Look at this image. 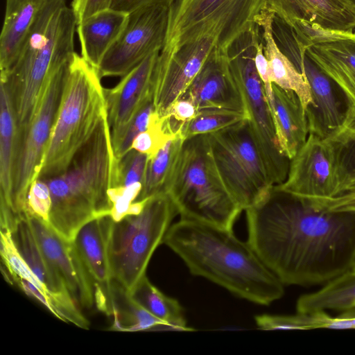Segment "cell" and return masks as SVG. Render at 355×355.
Returning <instances> with one entry per match:
<instances>
[{
    "instance_id": "6da1fadb",
    "label": "cell",
    "mask_w": 355,
    "mask_h": 355,
    "mask_svg": "<svg viewBox=\"0 0 355 355\" xmlns=\"http://www.w3.org/2000/svg\"><path fill=\"white\" fill-rule=\"evenodd\" d=\"M245 211L248 243L284 285L326 284L352 270L355 214L316 208L275 185Z\"/></svg>"
},
{
    "instance_id": "7a4b0ae2",
    "label": "cell",
    "mask_w": 355,
    "mask_h": 355,
    "mask_svg": "<svg viewBox=\"0 0 355 355\" xmlns=\"http://www.w3.org/2000/svg\"><path fill=\"white\" fill-rule=\"evenodd\" d=\"M162 243L182 259L191 274L239 297L269 305L284 295V284L232 230L180 218L170 226Z\"/></svg>"
},
{
    "instance_id": "3957f363",
    "label": "cell",
    "mask_w": 355,
    "mask_h": 355,
    "mask_svg": "<svg viewBox=\"0 0 355 355\" xmlns=\"http://www.w3.org/2000/svg\"><path fill=\"white\" fill-rule=\"evenodd\" d=\"M116 161L106 114L66 171L45 180L52 200L47 226L73 241L84 225L110 216L107 191L112 187Z\"/></svg>"
},
{
    "instance_id": "277c9868",
    "label": "cell",
    "mask_w": 355,
    "mask_h": 355,
    "mask_svg": "<svg viewBox=\"0 0 355 355\" xmlns=\"http://www.w3.org/2000/svg\"><path fill=\"white\" fill-rule=\"evenodd\" d=\"M76 26L66 0H44L17 62L1 75L12 103L19 140L27 130L48 76L76 53Z\"/></svg>"
},
{
    "instance_id": "5b68a950",
    "label": "cell",
    "mask_w": 355,
    "mask_h": 355,
    "mask_svg": "<svg viewBox=\"0 0 355 355\" xmlns=\"http://www.w3.org/2000/svg\"><path fill=\"white\" fill-rule=\"evenodd\" d=\"M101 78L95 68L74 53L37 178L45 180L65 171L107 114Z\"/></svg>"
},
{
    "instance_id": "8992f818",
    "label": "cell",
    "mask_w": 355,
    "mask_h": 355,
    "mask_svg": "<svg viewBox=\"0 0 355 355\" xmlns=\"http://www.w3.org/2000/svg\"><path fill=\"white\" fill-rule=\"evenodd\" d=\"M165 193L180 218L228 230L243 211L220 177L207 135L184 140Z\"/></svg>"
},
{
    "instance_id": "52a82bcc",
    "label": "cell",
    "mask_w": 355,
    "mask_h": 355,
    "mask_svg": "<svg viewBox=\"0 0 355 355\" xmlns=\"http://www.w3.org/2000/svg\"><path fill=\"white\" fill-rule=\"evenodd\" d=\"M265 0H175L168 10V26L161 53L173 54L202 39L214 42L226 53L230 45L255 26Z\"/></svg>"
},
{
    "instance_id": "ba28073f",
    "label": "cell",
    "mask_w": 355,
    "mask_h": 355,
    "mask_svg": "<svg viewBox=\"0 0 355 355\" xmlns=\"http://www.w3.org/2000/svg\"><path fill=\"white\" fill-rule=\"evenodd\" d=\"M177 214L169 196L159 193L149 198L139 214L113 220L108 242L113 282L128 293L135 288Z\"/></svg>"
},
{
    "instance_id": "9c48e42d",
    "label": "cell",
    "mask_w": 355,
    "mask_h": 355,
    "mask_svg": "<svg viewBox=\"0 0 355 355\" xmlns=\"http://www.w3.org/2000/svg\"><path fill=\"white\" fill-rule=\"evenodd\" d=\"M260 35V28L256 25L230 45L226 56L245 106L252 137L271 182L277 185L286 179L290 159L279 147L263 84L255 66L256 42Z\"/></svg>"
},
{
    "instance_id": "30bf717a",
    "label": "cell",
    "mask_w": 355,
    "mask_h": 355,
    "mask_svg": "<svg viewBox=\"0 0 355 355\" xmlns=\"http://www.w3.org/2000/svg\"><path fill=\"white\" fill-rule=\"evenodd\" d=\"M207 135L220 177L241 209L263 199L274 185L252 137L248 120Z\"/></svg>"
},
{
    "instance_id": "8fae6325",
    "label": "cell",
    "mask_w": 355,
    "mask_h": 355,
    "mask_svg": "<svg viewBox=\"0 0 355 355\" xmlns=\"http://www.w3.org/2000/svg\"><path fill=\"white\" fill-rule=\"evenodd\" d=\"M71 58L56 67L48 76L27 130L18 142L11 195V209L17 215L26 214L27 193L31 184L38 178L42 167L62 101Z\"/></svg>"
},
{
    "instance_id": "7c38bea8",
    "label": "cell",
    "mask_w": 355,
    "mask_h": 355,
    "mask_svg": "<svg viewBox=\"0 0 355 355\" xmlns=\"http://www.w3.org/2000/svg\"><path fill=\"white\" fill-rule=\"evenodd\" d=\"M168 8H143L129 13L125 28L97 69L101 78L123 76L165 42Z\"/></svg>"
},
{
    "instance_id": "4fadbf2b",
    "label": "cell",
    "mask_w": 355,
    "mask_h": 355,
    "mask_svg": "<svg viewBox=\"0 0 355 355\" xmlns=\"http://www.w3.org/2000/svg\"><path fill=\"white\" fill-rule=\"evenodd\" d=\"M341 181L336 153L331 141L309 132L304 144L290 160L286 179L275 187L306 199L333 197Z\"/></svg>"
},
{
    "instance_id": "5bb4252c",
    "label": "cell",
    "mask_w": 355,
    "mask_h": 355,
    "mask_svg": "<svg viewBox=\"0 0 355 355\" xmlns=\"http://www.w3.org/2000/svg\"><path fill=\"white\" fill-rule=\"evenodd\" d=\"M216 48L209 39H202L182 46L173 54L159 52L152 78L155 112L167 116L170 107L182 97Z\"/></svg>"
},
{
    "instance_id": "9a60e30c",
    "label": "cell",
    "mask_w": 355,
    "mask_h": 355,
    "mask_svg": "<svg viewBox=\"0 0 355 355\" xmlns=\"http://www.w3.org/2000/svg\"><path fill=\"white\" fill-rule=\"evenodd\" d=\"M10 234L18 251L42 286L51 306V313L87 329L88 320L78 309L61 276L45 257L27 215L17 218Z\"/></svg>"
},
{
    "instance_id": "2e32d148",
    "label": "cell",
    "mask_w": 355,
    "mask_h": 355,
    "mask_svg": "<svg viewBox=\"0 0 355 355\" xmlns=\"http://www.w3.org/2000/svg\"><path fill=\"white\" fill-rule=\"evenodd\" d=\"M27 218L42 252L73 299L80 306L91 308L95 304L94 282L74 242L60 236L40 220L28 215Z\"/></svg>"
},
{
    "instance_id": "e0dca14e",
    "label": "cell",
    "mask_w": 355,
    "mask_h": 355,
    "mask_svg": "<svg viewBox=\"0 0 355 355\" xmlns=\"http://www.w3.org/2000/svg\"><path fill=\"white\" fill-rule=\"evenodd\" d=\"M183 96L192 101L198 112L221 110L248 117L239 89L230 71L226 53L216 48Z\"/></svg>"
},
{
    "instance_id": "ac0fdd59",
    "label": "cell",
    "mask_w": 355,
    "mask_h": 355,
    "mask_svg": "<svg viewBox=\"0 0 355 355\" xmlns=\"http://www.w3.org/2000/svg\"><path fill=\"white\" fill-rule=\"evenodd\" d=\"M159 52L145 58L122 76L114 87L104 89L113 148L119 142L139 106L153 93V73Z\"/></svg>"
},
{
    "instance_id": "d6986e66",
    "label": "cell",
    "mask_w": 355,
    "mask_h": 355,
    "mask_svg": "<svg viewBox=\"0 0 355 355\" xmlns=\"http://www.w3.org/2000/svg\"><path fill=\"white\" fill-rule=\"evenodd\" d=\"M264 6L288 26L300 20L328 31L355 30V6L346 0H265Z\"/></svg>"
},
{
    "instance_id": "ffe728a7",
    "label": "cell",
    "mask_w": 355,
    "mask_h": 355,
    "mask_svg": "<svg viewBox=\"0 0 355 355\" xmlns=\"http://www.w3.org/2000/svg\"><path fill=\"white\" fill-rule=\"evenodd\" d=\"M309 83L314 107L306 110L309 132L328 138L341 127L346 110L341 107L336 84L305 54L295 64Z\"/></svg>"
},
{
    "instance_id": "44dd1931",
    "label": "cell",
    "mask_w": 355,
    "mask_h": 355,
    "mask_svg": "<svg viewBox=\"0 0 355 355\" xmlns=\"http://www.w3.org/2000/svg\"><path fill=\"white\" fill-rule=\"evenodd\" d=\"M113 220L105 216L92 220L78 231L73 242L94 282L106 295L112 309L113 279L109 256L108 242Z\"/></svg>"
},
{
    "instance_id": "7402d4cb",
    "label": "cell",
    "mask_w": 355,
    "mask_h": 355,
    "mask_svg": "<svg viewBox=\"0 0 355 355\" xmlns=\"http://www.w3.org/2000/svg\"><path fill=\"white\" fill-rule=\"evenodd\" d=\"M275 14L263 7L255 17V24L261 31L263 52L268 64L272 83L294 92L299 97L304 110L314 107L311 87L306 77L278 47L273 35Z\"/></svg>"
},
{
    "instance_id": "603a6c76",
    "label": "cell",
    "mask_w": 355,
    "mask_h": 355,
    "mask_svg": "<svg viewBox=\"0 0 355 355\" xmlns=\"http://www.w3.org/2000/svg\"><path fill=\"white\" fill-rule=\"evenodd\" d=\"M305 54L355 107V35L309 45Z\"/></svg>"
},
{
    "instance_id": "cb8c5ba5",
    "label": "cell",
    "mask_w": 355,
    "mask_h": 355,
    "mask_svg": "<svg viewBox=\"0 0 355 355\" xmlns=\"http://www.w3.org/2000/svg\"><path fill=\"white\" fill-rule=\"evenodd\" d=\"M272 101L269 104L279 147L291 160L306 141L309 123L306 110L293 91L272 83Z\"/></svg>"
},
{
    "instance_id": "d4e9b609",
    "label": "cell",
    "mask_w": 355,
    "mask_h": 355,
    "mask_svg": "<svg viewBox=\"0 0 355 355\" xmlns=\"http://www.w3.org/2000/svg\"><path fill=\"white\" fill-rule=\"evenodd\" d=\"M128 19L129 13L110 8L77 24L81 56L96 70L105 55L121 35Z\"/></svg>"
},
{
    "instance_id": "484cf974",
    "label": "cell",
    "mask_w": 355,
    "mask_h": 355,
    "mask_svg": "<svg viewBox=\"0 0 355 355\" xmlns=\"http://www.w3.org/2000/svg\"><path fill=\"white\" fill-rule=\"evenodd\" d=\"M44 0H6L0 35L1 75L17 62Z\"/></svg>"
},
{
    "instance_id": "4316f807",
    "label": "cell",
    "mask_w": 355,
    "mask_h": 355,
    "mask_svg": "<svg viewBox=\"0 0 355 355\" xmlns=\"http://www.w3.org/2000/svg\"><path fill=\"white\" fill-rule=\"evenodd\" d=\"M1 200L11 209L12 173L18 146V127L6 83L0 86Z\"/></svg>"
},
{
    "instance_id": "83f0119b",
    "label": "cell",
    "mask_w": 355,
    "mask_h": 355,
    "mask_svg": "<svg viewBox=\"0 0 355 355\" xmlns=\"http://www.w3.org/2000/svg\"><path fill=\"white\" fill-rule=\"evenodd\" d=\"M355 309V272H345L327 282L322 288L300 297L297 313L310 314L327 310L346 311Z\"/></svg>"
},
{
    "instance_id": "f1b7e54d",
    "label": "cell",
    "mask_w": 355,
    "mask_h": 355,
    "mask_svg": "<svg viewBox=\"0 0 355 355\" xmlns=\"http://www.w3.org/2000/svg\"><path fill=\"white\" fill-rule=\"evenodd\" d=\"M184 140L180 131L176 132L153 157L148 159L142 189L136 201L165 193Z\"/></svg>"
},
{
    "instance_id": "f546056e",
    "label": "cell",
    "mask_w": 355,
    "mask_h": 355,
    "mask_svg": "<svg viewBox=\"0 0 355 355\" xmlns=\"http://www.w3.org/2000/svg\"><path fill=\"white\" fill-rule=\"evenodd\" d=\"M128 294L148 311L164 322L166 331L194 330L187 325L183 310L178 301L162 293L150 283L146 275Z\"/></svg>"
},
{
    "instance_id": "4dcf8cb0",
    "label": "cell",
    "mask_w": 355,
    "mask_h": 355,
    "mask_svg": "<svg viewBox=\"0 0 355 355\" xmlns=\"http://www.w3.org/2000/svg\"><path fill=\"white\" fill-rule=\"evenodd\" d=\"M111 329L123 331H166L164 322L137 302L123 288L113 282Z\"/></svg>"
},
{
    "instance_id": "1f68e13d",
    "label": "cell",
    "mask_w": 355,
    "mask_h": 355,
    "mask_svg": "<svg viewBox=\"0 0 355 355\" xmlns=\"http://www.w3.org/2000/svg\"><path fill=\"white\" fill-rule=\"evenodd\" d=\"M248 117L243 114L221 110H205L184 123L180 131L187 139L200 135H208L236 125Z\"/></svg>"
},
{
    "instance_id": "d6a6232c",
    "label": "cell",
    "mask_w": 355,
    "mask_h": 355,
    "mask_svg": "<svg viewBox=\"0 0 355 355\" xmlns=\"http://www.w3.org/2000/svg\"><path fill=\"white\" fill-rule=\"evenodd\" d=\"M148 156L131 148L119 159H116L111 187H127L141 182L144 178Z\"/></svg>"
},
{
    "instance_id": "836d02e7",
    "label": "cell",
    "mask_w": 355,
    "mask_h": 355,
    "mask_svg": "<svg viewBox=\"0 0 355 355\" xmlns=\"http://www.w3.org/2000/svg\"><path fill=\"white\" fill-rule=\"evenodd\" d=\"M174 135L167 127L166 117H160L155 111L148 128L135 139L132 148L146 154L150 159Z\"/></svg>"
},
{
    "instance_id": "e575fe53",
    "label": "cell",
    "mask_w": 355,
    "mask_h": 355,
    "mask_svg": "<svg viewBox=\"0 0 355 355\" xmlns=\"http://www.w3.org/2000/svg\"><path fill=\"white\" fill-rule=\"evenodd\" d=\"M155 111L153 96L151 93L139 106L119 142L113 148L116 159H119L125 155L132 148L135 139L148 128L152 114Z\"/></svg>"
},
{
    "instance_id": "d590c367",
    "label": "cell",
    "mask_w": 355,
    "mask_h": 355,
    "mask_svg": "<svg viewBox=\"0 0 355 355\" xmlns=\"http://www.w3.org/2000/svg\"><path fill=\"white\" fill-rule=\"evenodd\" d=\"M326 139L331 141L335 148L341 188L355 179V135L337 131Z\"/></svg>"
},
{
    "instance_id": "8d00e7d4",
    "label": "cell",
    "mask_w": 355,
    "mask_h": 355,
    "mask_svg": "<svg viewBox=\"0 0 355 355\" xmlns=\"http://www.w3.org/2000/svg\"><path fill=\"white\" fill-rule=\"evenodd\" d=\"M255 322L260 329H310L320 328L319 312L293 315L262 314L256 315Z\"/></svg>"
},
{
    "instance_id": "74e56055",
    "label": "cell",
    "mask_w": 355,
    "mask_h": 355,
    "mask_svg": "<svg viewBox=\"0 0 355 355\" xmlns=\"http://www.w3.org/2000/svg\"><path fill=\"white\" fill-rule=\"evenodd\" d=\"M52 200L49 187L43 179L37 178L30 185L26 199L25 211L46 225H49Z\"/></svg>"
},
{
    "instance_id": "f35d334b",
    "label": "cell",
    "mask_w": 355,
    "mask_h": 355,
    "mask_svg": "<svg viewBox=\"0 0 355 355\" xmlns=\"http://www.w3.org/2000/svg\"><path fill=\"white\" fill-rule=\"evenodd\" d=\"M142 189L141 182H135L127 187H111L107 194L111 203L110 217L118 222L130 215L134 202L138 198Z\"/></svg>"
},
{
    "instance_id": "ab89813d",
    "label": "cell",
    "mask_w": 355,
    "mask_h": 355,
    "mask_svg": "<svg viewBox=\"0 0 355 355\" xmlns=\"http://www.w3.org/2000/svg\"><path fill=\"white\" fill-rule=\"evenodd\" d=\"M198 112L192 101L182 96L174 102L165 116L169 131L172 134L179 132L182 125L193 119Z\"/></svg>"
},
{
    "instance_id": "60d3db41",
    "label": "cell",
    "mask_w": 355,
    "mask_h": 355,
    "mask_svg": "<svg viewBox=\"0 0 355 355\" xmlns=\"http://www.w3.org/2000/svg\"><path fill=\"white\" fill-rule=\"evenodd\" d=\"M306 200L318 209L355 214V191H346L330 198Z\"/></svg>"
},
{
    "instance_id": "b9f144b4",
    "label": "cell",
    "mask_w": 355,
    "mask_h": 355,
    "mask_svg": "<svg viewBox=\"0 0 355 355\" xmlns=\"http://www.w3.org/2000/svg\"><path fill=\"white\" fill-rule=\"evenodd\" d=\"M113 0H73L71 8L77 24L89 16L111 7Z\"/></svg>"
},
{
    "instance_id": "7bdbcfd3",
    "label": "cell",
    "mask_w": 355,
    "mask_h": 355,
    "mask_svg": "<svg viewBox=\"0 0 355 355\" xmlns=\"http://www.w3.org/2000/svg\"><path fill=\"white\" fill-rule=\"evenodd\" d=\"M175 0H113L111 8L130 13L136 10L148 7L170 8Z\"/></svg>"
},
{
    "instance_id": "ee69618b",
    "label": "cell",
    "mask_w": 355,
    "mask_h": 355,
    "mask_svg": "<svg viewBox=\"0 0 355 355\" xmlns=\"http://www.w3.org/2000/svg\"><path fill=\"white\" fill-rule=\"evenodd\" d=\"M14 282L26 295L37 300L51 313V306L48 298L35 285L23 278H17Z\"/></svg>"
},
{
    "instance_id": "f6af8a7d",
    "label": "cell",
    "mask_w": 355,
    "mask_h": 355,
    "mask_svg": "<svg viewBox=\"0 0 355 355\" xmlns=\"http://www.w3.org/2000/svg\"><path fill=\"white\" fill-rule=\"evenodd\" d=\"M338 131L355 135V107L347 105L343 124Z\"/></svg>"
},
{
    "instance_id": "bcb514c9",
    "label": "cell",
    "mask_w": 355,
    "mask_h": 355,
    "mask_svg": "<svg viewBox=\"0 0 355 355\" xmlns=\"http://www.w3.org/2000/svg\"><path fill=\"white\" fill-rule=\"evenodd\" d=\"M346 191H355V179L345 184L340 189L339 193ZM337 194V195H338Z\"/></svg>"
},
{
    "instance_id": "7dc6e473",
    "label": "cell",
    "mask_w": 355,
    "mask_h": 355,
    "mask_svg": "<svg viewBox=\"0 0 355 355\" xmlns=\"http://www.w3.org/2000/svg\"><path fill=\"white\" fill-rule=\"evenodd\" d=\"M346 1L355 6V0H346Z\"/></svg>"
},
{
    "instance_id": "c3c4849f",
    "label": "cell",
    "mask_w": 355,
    "mask_h": 355,
    "mask_svg": "<svg viewBox=\"0 0 355 355\" xmlns=\"http://www.w3.org/2000/svg\"><path fill=\"white\" fill-rule=\"evenodd\" d=\"M352 270L354 272H355V261H354V266H353V268H352Z\"/></svg>"
},
{
    "instance_id": "681fc988",
    "label": "cell",
    "mask_w": 355,
    "mask_h": 355,
    "mask_svg": "<svg viewBox=\"0 0 355 355\" xmlns=\"http://www.w3.org/2000/svg\"><path fill=\"white\" fill-rule=\"evenodd\" d=\"M354 35H355V32H354Z\"/></svg>"
}]
</instances>
